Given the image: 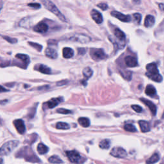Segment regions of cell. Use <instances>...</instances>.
<instances>
[{"instance_id":"6da1fadb","label":"cell","mask_w":164,"mask_h":164,"mask_svg":"<svg viewBox=\"0 0 164 164\" xmlns=\"http://www.w3.org/2000/svg\"><path fill=\"white\" fill-rule=\"evenodd\" d=\"M146 69H147V72L146 73V75L149 78L151 79L152 80L154 81L159 82V83L162 81V76L159 73V69L157 68V66L156 65V64L151 63L148 64V65L146 66Z\"/></svg>"},{"instance_id":"7a4b0ae2","label":"cell","mask_w":164,"mask_h":164,"mask_svg":"<svg viewBox=\"0 0 164 164\" xmlns=\"http://www.w3.org/2000/svg\"><path fill=\"white\" fill-rule=\"evenodd\" d=\"M17 157L24 158L27 161L31 162H40V159L38 158L36 154L33 153L31 149L30 148L26 147L19 151L17 154Z\"/></svg>"},{"instance_id":"3957f363","label":"cell","mask_w":164,"mask_h":164,"mask_svg":"<svg viewBox=\"0 0 164 164\" xmlns=\"http://www.w3.org/2000/svg\"><path fill=\"white\" fill-rule=\"evenodd\" d=\"M42 3L47 9L51 12L53 14H54L55 16H57L62 21L67 22L66 17L60 12V10L58 9V8L55 6L53 3L50 1H48V0H44V1H42Z\"/></svg>"},{"instance_id":"277c9868","label":"cell","mask_w":164,"mask_h":164,"mask_svg":"<svg viewBox=\"0 0 164 164\" xmlns=\"http://www.w3.org/2000/svg\"><path fill=\"white\" fill-rule=\"evenodd\" d=\"M19 142L17 140H12V141L6 142L0 148V156L8 155L19 145Z\"/></svg>"},{"instance_id":"5b68a950","label":"cell","mask_w":164,"mask_h":164,"mask_svg":"<svg viewBox=\"0 0 164 164\" xmlns=\"http://www.w3.org/2000/svg\"><path fill=\"white\" fill-rule=\"evenodd\" d=\"M66 154L69 160L73 163L80 164L85 162L86 159L76 151H66Z\"/></svg>"},{"instance_id":"8992f818","label":"cell","mask_w":164,"mask_h":164,"mask_svg":"<svg viewBox=\"0 0 164 164\" xmlns=\"http://www.w3.org/2000/svg\"><path fill=\"white\" fill-rule=\"evenodd\" d=\"M69 40L73 41V42H79L81 44H86L89 42L90 41V38L88 37L86 35L81 33H77L73 35L72 36L69 38Z\"/></svg>"},{"instance_id":"52a82bcc","label":"cell","mask_w":164,"mask_h":164,"mask_svg":"<svg viewBox=\"0 0 164 164\" xmlns=\"http://www.w3.org/2000/svg\"><path fill=\"white\" fill-rule=\"evenodd\" d=\"M110 154L114 157L124 159V158L126 157L127 153L125 149L123 148L120 147H115L112 149V151L110 152Z\"/></svg>"},{"instance_id":"ba28073f","label":"cell","mask_w":164,"mask_h":164,"mask_svg":"<svg viewBox=\"0 0 164 164\" xmlns=\"http://www.w3.org/2000/svg\"><path fill=\"white\" fill-rule=\"evenodd\" d=\"M91 56L93 59L96 60H103L107 57L104 50L102 49H92L91 51Z\"/></svg>"},{"instance_id":"9c48e42d","label":"cell","mask_w":164,"mask_h":164,"mask_svg":"<svg viewBox=\"0 0 164 164\" xmlns=\"http://www.w3.org/2000/svg\"><path fill=\"white\" fill-rule=\"evenodd\" d=\"M111 15L113 17H116L117 19H119L122 22H130L131 20V16L130 15L125 16L124 14H122L121 12H119L118 11H112L111 12Z\"/></svg>"},{"instance_id":"30bf717a","label":"cell","mask_w":164,"mask_h":164,"mask_svg":"<svg viewBox=\"0 0 164 164\" xmlns=\"http://www.w3.org/2000/svg\"><path fill=\"white\" fill-rule=\"evenodd\" d=\"M14 124L15 126L17 131L20 134H24L26 131L25 123L21 119H17L14 121Z\"/></svg>"},{"instance_id":"8fae6325","label":"cell","mask_w":164,"mask_h":164,"mask_svg":"<svg viewBox=\"0 0 164 164\" xmlns=\"http://www.w3.org/2000/svg\"><path fill=\"white\" fill-rule=\"evenodd\" d=\"M48 28L49 27H48V25H46L45 23L41 22L35 26V27L33 28V30L35 31L38 32V33H46V32L48 31Z\"/></svg>"},{"instance_id":"7c38bea8","label":"cell","mask_w":164,"mask_h":164,"mask_svg":"<svg viewBox=\"0 0 164 164\" xmlns=\"http://www.w3.org/2000/svg\"><path fill=\"white\" fill-rule=\"evenodd\" d=\"M90 15H91L92 18L93 20L97 23V24H100L103 20V18H102V14L96 10H92L90 12Z\"/></svg>"},{"instance_id":"4fadbf2b","label":"cell","mask_w":164,"mask_h":164,"mask_svg":"<svg viewBox=\"0 0 164 164\" xmlns=\"http://www.w3.org/2000/svg\"><path fill=\"white\" fill-rule=\"evenodd\" d=\"M140 100H141L144 103L146 106L148 107L149 110L151 112L152 114H153V115H155L156 113V107L155 106V105L153 103V102H152L151 101L148 100V99H144V98H140Z\"/></svg>"},{"instance_id":"5bb4252c","label":"cell","mask_w":164,"mask_h":164,"mask_svg":"<svg viewBox=\"0 0 164 164\" xmlns=\"http://www.w3.org/2000/svg\"><path fill=\"white\" fill-rule=\"evenodd\" d=\"M125 64L128 67H135L138 66V62L136 59V58L133 57L128 56L125 58Z\"/></svg>"},{"instance_id":"9a60e30c","label":"cell","mask_w":164,"mask_h":164,"mask_svg":"<svg viewBox=\"0 0 164 164\" xmlns=\"http://www.w3.org/2000/svg\"><path fill=\"white\" fill-rule=\"evenodd\" d=\"M45 54L48 58H52V59H55L58 57V53L57 51L55 49L51 48H46L45 50Z\"/></svg>"},{"instance_id":"2e32d148","label":"cell","mask_w":164,"mask_h":164,"mask_svg":"<svg viewBox=\"0 0 164 164\" xmlns=\"http://www.w3.org/2000/svg\"><path fill=\"white\" fill-rule=\"evenodd\" d=\"M63 99L59 98H53L51 100L47 102V105L49 108H53L55 107L60 103V102L62 101Z\"/></svg>"},{"instance_id":"e0dca14e","label":"cell","mask_w":164,"mask_h":164,"mask_svg":"<svg viewBox=\"0 0 164 164\" xmlns=\"http://www.w3.org/2000/svg\"><path fill=\"white\" fill-rule=\"evenodd\" d=\"M155 23V19L153 16L148 15L146 16L144 21V26L146 28H150L153 26Z\"/></svg>"},{"instance_id":"ac0fdd59","label":"cell","mask_w":164,"mask_h":164,"mask_svg":"<svg viewBox=\"0 0 164 164\" xmlns=\"http://www.w3.org/2000/svg\"><path fill=\"white\" fill-rule=\"evenodd\" d=\"M139 124L142 132L146 133L150 131V126H149L148 122L146 121H140L139 122Z\"/></svg>"},{"instance_id":"d6986e66","label":"cell","mask_w":164,"mask_h":164,"mask_svg":"<svg viewBox=\"0 0 164 164\" xmlns=\"http://www.w3.org/2000/svg\"><path fill=\"white\" fill-rule=\"evenodd\" d=\"M74 55V51L70 48H65L63 49V57L65 58H70Z\"/></svg>"},{"instance_id":"ffe728a7","label":"cell","mask_w":164,"mask_h":164,"mask_svg":"<svg viewBox=\"0 0 164 164\" xmlns=\"http://www.w3.org/2000/svg\"><path fill=\"white\" fill-rule=\"evenodd\" d=\"M145 92L146 94L149 96H153L156 94V90L155 89L154 86L151 85H148L146 87Z\"/></svg>"},{"instance_id":"44dd1931","label":"cell","mask_w":164,"mask_h":164,"mask_svg":"<svg viewBox=\"0 0 164 164\" xmlns=\"http://www.w3.org/2000/svg\"><path fill=\"white\" fill-rule=\"evenodd\" d=\"M49 151V148L42 143H40L37 146V151L40 154H44Z\"/></svg>"},{"instance_id":"7402d4cb","label":"cell","mask_w":164,"mask_h":164,"mask_svg":"<svg viewBox=\"0 0 164 164\" xmlns=\"http://www.w3.org/2000/svg\"><path fill=\"white\" fill-rule=\"evenodd\" d=\"M114 34H115V36L118 38V39L120 40L124 41L126 39V36L124 32L121 31L119 28H116L115 31H114Z\"/></svg>"},{"instance_id":"603a6c76","label":"cell","mask_w":164,"mask_h":164,"mask_svg":"<svg viewBox=\"0 0 164 164\" xmlns=\"http://www.w3.org/2000/svg\"><path fill=\"white\" fill-rule=\"evenodd\" d=\"M160 160V156L158 153H154L152 156L149 158V159L146 161V163L147 164H154L159 162Z\"/></svg>"},{"instance_id":"cb8c5ba5","label":"cell","mask_w":164,"mask_h":164,"mask_svg":"<svg viewBox=\"0 0 164 164\" xmlns=\"http://www.w3.org/2000/svg\"><path fill=\"white\" fill-rule=\"evenodd\" d=\"M78 123L82 127L87 128L90 126V120L86 118H80L78 119Z\"/></svg>"},{"instance_id":"d4e9b609","label":"cell","mask_w":164,"mask_h":164,"mask_svg":"<svg viewBox=\"0 0 164 164\" xmlns=\"http://www.w3.org/2000/svg\"><path fill=\"white\" fill-rule=\"evenodd\" d=\"M92 74H93V71L89 67H85V68L83 70V75L87 80H88V79H89L90 77H91Z\"/></svg>"},{"instance_id":"484cf974","label":"cell","mask_w":164,"mask_h":164,"mask_svg":"<svg viewBox=\"0 0 164 164\" xmlns=\"http://www.w3.org/2000/svg\"><path fill=\"white\" fill-rule=\"evenodd\" d=\"M38 70L40 72L43 73V74H51V69L48 67V66H46L45 65H39V68H38Z\"/></svg>"},{"instance_id":"4316f807","label":"cell","mask_w":164,"mask_h":164,"mask_svg":"<svg viewBox=\"0 0 164 164\" xmlns=\"http://www.w3.org/2000/svg\"><path fill=\"white\" fill-rule=\"evenodd\" d=\"M110 146V141L108 139L102 140L101 142L99 143V147L103 149H109Z\"/></svg>"},{"instance_id":"83f0119b","label":"cell","mask_w":164,"mask_h":164,"mask_svg":"<svg viewBox=\"0 0 164 164\" xmlns=\"http://www.w3.org/2000/svg\"><path fill=\"white\" fill-rule=\"evenodd\" d=\"M16 57L17 58H19V59L21 60L23 62L28 64L30 62V58H29L28 55H24V54H17L16 55Z\"/></svg>"},{"instance_id":"f1b7e54d","label":"cell","mask_w":164,"mask_h":164,"mask_svg":"<svg viewBox=\"0 0 164 164\" xmlns=\"http://www.w3.org/2000/svg\"><path fill=\"white\" fill-rule=\"evenodd\" d=\"M48 160L50 163L55 164H60L63 163V161L58 156H56V155H53V156H51Z\"/></svg>"},{"instance_id":"f546056e","label":"cell","mask_w":164,"mask_h":164,"mask_svg":"<svg viewBox=\"0 0 164 164\" xmlns=\"http://www.w3.org/2000/svg\"><path fill=\"white\" fill-rule=\"evenodd\" d=\"M56 127L59 130H68L69 129V125L66 122H59L57 124Z\"/></svg>"},{"instance_id":"4dcf8cb0","label":"cell","mask_w":164,"mask_h":164,"mask_svg":"<svg viewBox=\"0 0 164 164\" xmlns=\"http://www.w3.org/2000/svg\"><path fill=\"white\" fill-rule=\"evenodd\" d=\"M124 130L129 132H136L137 129L135 126L131 124H126L124 126Z\"/></svg>"},{"instance_id":"1f68e13d","label":"cell","mask_w":164,"mask_h":164,"mask_svg":"<svg viewBox=\"0 0 164 164\" xmlns=\"http://www.w3.org/2000/svg\"><path fill=\"white\" fill-rule=\"evenodd\" d=\"M121 73L122 77H124V78L126 79L127 80L129 81L131 79V72L130 71H125L124 72L121 71Z\"/></svg>"},{"instance_id":"d6a6232c","label":"cell","mask_w":164,"mask_h":164,"mask_svg":"<svg viewBox=\"0 0 164 164\" xmlns=\"http://www.w3.org/2000/svg\"><path fill=\"white\" fill-rule=\"evenodd\" d=\"M28 44L32 47V48H33L36 49H37L38 51H40L41 50H42V46H41V45H40V44H39L35 43V42H29Z\"/></svg>"},{"instance_id":"836d02e7","label":"cell","mask_w":164,"mask_h":164,"mask_svg":"<svg viewBox=\"0 0 164 164\" xmlns=\"http://www.w3.org/2000/svg\"><path fill=\"white\" fill-rule=\"evenodd\" d=\"M57 112L59 113H62V114H69L71 113V110H67V109H64V108H59L57 110Z\"/></svg>"},{"instance_id":"e575fe53","label":"cell","mask_w":164,"mask_h":164,"mask_svg":"<svg viewBox=\"0 0 164 164\" xmlns=\"http://www.w3.org/2000/svg\"><path fill=\"white\" fill-rule=\"evenodd\" d=\"M131 108H132L133 110H134L137 113H140L142 110V108L140 106H139V105H132V106H131Z\"/></svg>"},{"instance_id":"d590c367","label":"cell","mask_w":164,"mask_h":164,"mask_svg":"<svg viewBox=\"0 0 164 164\" xmlns=\"http://www.w3.org/2000/svg\"><path fill=\"white\" fill-rule=\"evenodd\" d=\"M133 17H134L135 20L137 23H140V20H141V19H142V16L140 14H139V13L134 14H133Z\"/></svg>"},{"instance_id":"8d00e7d4","label":"cell","mask_w":164,"mask_h":164,"mask_svg":"<svg viewBox=\"0 0 164 164\" xmlns=\"http://www.w3.org/2000/svg\"><path fill=\"white\" fill-rule=\"evenodd\" d=\"M98 7L99 8H100L102 10H106L107 9H108V5L107 3H99L98 5Z\"/></svg>"},{"instance_id":"74e56055","label":"cell","mask_w":164,"mask_h":164,"mask_svg":"<svg viewBox=\"0 0 164 164\" xmlns=\"http://www.w3.org/2000/svg\"><path fill=\"white\" fill-rule=\"evenodd\" d=\"M3 37V39H5L7 41H8V42H10L12 44H14V43H16L17 42V39H14V38H10V37Z\"/></svg>"},{"instance_id":"f35d334b","label":"cell","mask_w":164,"mask_h":164,"mask_svg":"<svg viewBox=\"0 0 164 164\" xmlns=\"http://www.w3.org/2000/svg\"><path fill=\"white\" fill-rule=\"evenodd\" d=\"M28 6L32 8H40V5L39 3H29Z\"/></svg>"},{"instance_id":"ab89813d","label":"cell","mask_w":164,"mask_h":164,"mask_svg":"<svg viewBox=\"0 0 164 164\" xmlns=\"http://www.w3.org/2000/svg\"><path fill=\"white\" fill-rule=\"evenodd\" d=\"M9 91V90L6 89L5 88H4L3 86L0 85V92H8Z\"/></svg>"},{"instance_id":"60d3db41","label":"cell","mask_w":164,"mask_h":164,"mask_svg":"<svg viewBox=\"0 0 164 164\" xmlns=\"http://www.w3.org/2000/svg\"><path fill=\"white\" fill-rule=\"evenodd\" d=\"M159 8L161 10H162L164 12V4L163 3H160L159 5Z\"/></svg>"},{"instance_id":"b9f144b4","label":"cell","mask_w":164,"mask_h":164,"mask_svg":"<svg viewBox=\"0 0 164 164\" xmlns=\"http://www.w3.org/2000/svg\"><path fill=\"white\" fill-rule=\"evenodd\" d=\"M7 100H3V101H0V105H4L6 103V102H7Z\"/></svg>"},{"instance_id":"7bdbcfd3","label":"cell","mask_w":164,"mask_h":164,"mask_svg":"<svg viewBox=\"0 0 164 164\" xmlns=\"http://www.w3.org/2000/svg\"><path fill=\"white\" fill-rule=\"evenodd\" d=\"M2 7H3V3L1 1H0V11H1Z\"/></svg>"},{"instance_id":"ee69618b","label":"cell","mask_w":164,"mask_h":164,"mask_svg":"<svg viewBox=\"0 0 164 164\" xmlns=\"http://www.w3.org/2000/svg\"><path fill=\"white\" fill-rule=\"evenodd\" d=\"M3 163V159H0V164H2Z\"/></svg>"}]
</instances>
